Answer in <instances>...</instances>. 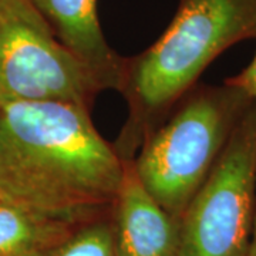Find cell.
I'll use <instances>...</instances> for the list:
<instances>
[{
  "mask_svg": "<svg viewBox=\"0 0 256 256\" xmlns=\"http://www.w3.org/2000/svg\"><path fill=\"white\" fill-rule=\"evenodd\" d=\"M63 101L0 107V198L80 225L110 216L127 158Z\"/></svg>",
  "mask_w": 256,
  "mask_h": 256,
  "instance_id": "1",
  "label": "cell"
},
{
  "mask_svg": "<svg viewBox=\"0 0 256 256\" xmlns=\"http://www.w3.org/2000/svg\"><path fill=\"white\" fill-rule=\"evenodd\" d=\"M256 37V0H182L152 46L127 62L121 92L130 121L122 136L127 158L156 121L186 96L198 77L228 47Z\"/></svg>",
  "mask_w": 256,
  "mask_h": 256,
  "instance_id": "2",
  "label": "cell"
},
{
  "mask_svg": "<svg viewBox=\"0 0 256 256\" xmlns=\"http://www.w3.org/2000/svg\"><path fill=\"white\" fill-rule=\"evenodd\" d=\"M252 102L226 82L201 87L166 122L146 132L131 161L146 191L174 218L181 220Z\"/></svg>",
  "mask_w": 256,
  "mask_h": 256,
  "instance_id": "3",
  "label": "cell"
},
{
  "mask_svg": "<svg viewBox=\"0 0 256 256\" xmlns=\"http://www.w3.org/2000/svg\"><path fill=\"white\" fill-rule=\"evenodd\" d=\"M256 212V101L180 220L178 256H249Z\"/></svg>",
  "mask_w": 256,
  "mask_h": 256,
  "instance_id": "4",
  "label": "cell"
},
{
  "mask_svg": "<svg viewBox=\"0 0 256 256\" xmlns=\"http://www.w3.org/2000/svg\"><path fill=\"white\" fill-rule=\"evenodd\" d=\"M98 78L56 36L32 0H0V107L63 101L90 108Z\"/></svg>",
  "mask_w": 256,
  "mask_h": 256,
  "instance_id": "5",
  "label": "cell"
},
{
  "mask_svg": "<svg viewBox=\"0 0 256 256\" xmlns=\"http://www.w3.org/2000/svg\"><path fill=\"white\" fill-rule=\"evenodd\" d=\"M110 220L116 256H178L180 220L146 191L131 160L126 161Z\"/></svg>",
  "mask_w": 256,
  "mask_h": 256,
  "instance_id": "6",
  "label": "cell"
},
{
  "mask_svg": "<svg viewBox=\"0 0 256 256\" xmlns=\"http://www.w3.org/2000/svg\"><path fill=\"white\" fill-rule=\"evenodd\" d=\"M56 36L72 50L104 90L121 92L127 60L106 42L97 16V0H32Z\"/></svg>",
  "mask_w": 256,
  "mask_h": 256,
  "instance_id": "7",
  "label": "cell"
},
{
  "mask_svg": "<svg viewBox=\"0 0 256 256\" xmlns=\"http://www.w3.org/2000/svg\"><path fill=\"white\" fill-rule=\"evenodd\" d=\"M76 226L0 198V256L32 255Z\"/></svg>",
  "mask_w": 256,
  "mask_h": 256,
  "instance_id": "8",
  "label": "cell"
},
{
  "mask_svg": "<svg viewBox=\"0 0 256 256\" xmlns=\"http://www.w3.org/2000/svg\"><path fill=\"white\" fill-rule=\"evenodd\" d=\"M28 256H116L110 216L84 222Z\"/></svg>",
  "mask_w": 256,
  "mask_h": 256,
  "instance_id": "9",
  "label": "cell"
},
{
  "mask_svg": "<svg viewBox=\"0 0 256 256\" xmlns=\"http://www.w3.org/2000/svg\"><path fill=\"white\" fill-rule=\"evenodd\" d=\"M225 82L242 90L250 100L256 101V54L240 73L228 78Z\"/></svg>",
  "mask_w": 256,
  "mask_h": 256,
  "instance_id": "10",
  "label": "cell"
},
{
  "mask_svg": "<svg viewBox=\"0 0 256 256\" xmlns=\"http://www.w3.org/2000/svg\"><path fill=\"white\" fill-rule=\"evenodd\" d=\"M249 256H256V212L255 222H254V232H252V239H250V248H249Z\"/></svg>",
  "mask_w": 256,
  "mask_h": 256,
  "instance_id": "11",
  "label": "cell"
}]
</instances>
